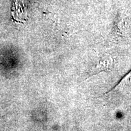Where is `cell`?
<instances>
[{
    "instance_id": "1",
    "label": "cell",
    "mask_w": 131,
    "mask_h": 131,
    "mask_svg": "<svg viewBox=\"0 0 131 131\" xmlns=\"http://www.w3.org/2000/svg\"><path fill=\"white\" fill-rule=\"evenodd\" d=\"M12 17L14 21L24 23L27 18V10L24 6V0H14L12 8Z\"/></svg>"
},
{
    "instance_id": "2",
    "label": "cell",
    "mask_w": 131,
    "mask_h": 131,
    "mask_svg": "<svg viewBox=\"0 0 131 131\" xmlns=\"http://www.w3.org/2000/svg\"><path fill=\"white\" fill-rule=\"evenodd\" d=\"M114 59L112 57H103L92 69L91 73L92 75H95L101 72L110 71L114 69Z\"/></svg>"
},
{
    "instance_id": "3",
    "label": "cell",
    "mask_w": 131,
    "mask_h": 131,
    "mask_svg": "<svg viewBox=\"0 0 131 131\" xmlns=\"http://www.w3.org/2000/svg\"><path fill=\"white\" fill-rule=\"evenodd\" d=\"M123 81H125L126 84L131 86V71L126 75L125 78H124Z\"/></svg>"
}]
</instances>
